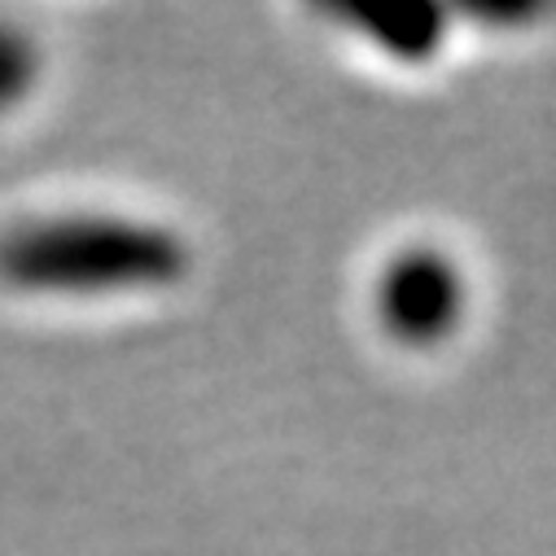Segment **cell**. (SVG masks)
Here are the masks:
<instances>
[{"label": "cell", "instance_id": "7a4b0ae2", "mask_svg": "<svg viewBox=\"0 0 556 556\" xmlns=\"http://www.w3.org/2000/svg\"><path fill=\"white\" fill-rule=\"evenodd\" d=\"M469 307L460 263L439 245H407L377 276V320L403 346L447 342Z\"/></svg>", "mask_w": 556, "mask_h": 556}, {"label": "cell", "instance_id": "277c9868", "mask_svg": "<svg viewBox=\"0 0 556 556\" xmlns=\"http://www.w3.org/2000/svg\"><path fill=\"white\" fill-rule=\"evenodd\" d=\"M40 79V53L27 31L0 23V114L14 110Z\"/></svg>", "mask_w": 556, "mask_h": 556}, {"label": "cell", "instance_id": "3957f363", "mask_svg": "<svg viewBox=\"0 0 556 556\" xmlns=\"http://www.w3.org/2000/svg\"><path fill=\"white\" fill-rule=\"evenodd\" d=\"M346 23L364 27V36L386 49L390 58L421 62L443 45V14L434 5H412V10H381V14H346Z\"/></svg>", "mask_w": 556, "mask_h": 556}, {"label": "cell", "instance_id": "6da1fadb", "mask_svg": "<svg viewBox=\"0 0 556 556\" xmlns=\"http://www.w3.org/2000/svg\"><path fill=\"white\" fill-rule=\"evenodd\" d=\"M189 250L172 228L118 215L31 219L0 237V281L23 294L105 299L176 286Z\"/></svg>", "mask_w": 556, "mask_h": 556}]
</instances>
